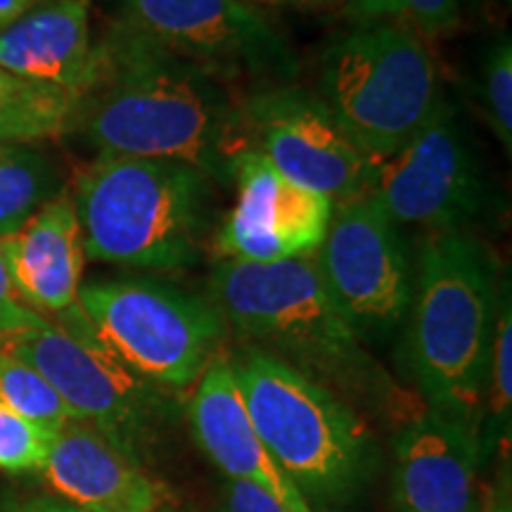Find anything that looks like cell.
<instances>
[{"instance_id": "cell-1", "label": "cell", "mask_w": 512, "mask_h": 512, "mask_svg": "<svg viewBox=\"0 0 512 512\" xmlns=\"http://www.w3.org/2000/svg\"><path fill=\"white\" fill-rule=\"evenodd\" d=\"M242 100L117 19L98 41V76L79 98L72 133L98 155L169 159L228 183L247 150Z\"/></svg>"}, {"instance_id": "cell-2", "label": "cell", "mask_w": 512, "mask_h": 512, "mask_svg": "<svg viewBox=\"0 0 512 512\" xmlns=\"http://www.w3.org/2000/svg\"><path fill=\"white\" fill-rule=\"evenodd\" d=\"M209 299L226 330L323 384L351 406L401 408L403 396L325 292L311 256L240 264L216 261Z\"/></svg>"}, {"instance_id": "cell-3", "label": "cell", "mask_w": 512, "mask_h": 512, "mask_svg": "<svg viewBox=\"0 0 512 512\" xmlns=\"http://www.w3.org/2000/svg\"><path fill=\"white\" fill-rule=\"evenodd\" d=\"M501 292L496 256L467 230L422 245L403 356L427 408L482 427Z\"/></svg>"}, {"instance_id": "cell-4", "label": "cell", "mask_w": 512, "mask_h": 512, "mask_svg": "<svg viewBox=\"0 0 512 512\" xmlns=\"http://www.w3.org/2000/svg\"><path fill=\"white\" fill-rule=\"evenodd\" d=\"M211 185L207 174L169 159L98 155L72 190L83 252L136 271L197 266L209 240Z\"/></svg>"}, {"instance_id": "cell-5", "label": "cell", "mask_w": 512, "mask_h": 512, "mask_svg": "<svg viewBox=\"0 0 512 512\" xmlns=\"http://www.w3.org/2000/svg\"><path fill=\"white\" fill-rule=\"evenodd\" d=\"M254 430L311 512L349 505L377 467V446L356 408L256 347L228 356Z\"/></svg>"}, {"instance_id": "cell-6", "label": "cell", "mask_w": 512, "mask_h": 512, "mask_svg": "<svg viewBox=\"0 0 512 512\" xmlns=\"http://www.w3.org/2000/svg\"><path fill=\"white\" fill-rule=\"evenodd\" d=\"M316 95L377 166L420 131L444 93L425 38L399 22H363L325 48Z\"/></svg>"}, {"instance_id": "cell-7", "label": "cell", "mask_w": 512, "mask_h": 512, "mask_svg": "<svg viewBox=\"0 0 512 512\" xmlns=\"http://www.w3.org/2000/svg\"><path fill=\"white\" fill-rule=\"evenodd\" d=\"M0 339V351L36 368L74 415L143 467L169 425L164 387L143 380L105 349L79 304Z\"/></svg>"}, {"instance_id": "cell-8", "label": "cell", "mask_w": 512, "mask_h": 512, "mask_svg": "<svg viewBox=\"0 0 512 512\" xmlns=\"http://www.w3.org/2000/svg\"><path fill=\"white\" fill-rule=\"evenodd\" d=\"M76 304L110 354L164 389L200 380L226 337V323L211 299L169 280L81 285Z\"/></svg>"}, {"instance_id": "cell-9", "label": "cell", "mask_w": 512, "mask_h": 512, "mask_svg": "<svg viewBox=\"0 0 512 512\" xmlns=\"http://www.w3.org/2000/svg\"><path fill=\"white\" fill-rule=\"evenodd\" d=\"M119 22L245 95L292 86L299 60L245 0H119Z\"/></svg>"}, {"instance_id": "cell-10", "label": "cell", "mask_w": 512, "mask_h": 512, "mask_svg": "<svg viewBox=\"0 0 512 512\" xmlns=\"http://www.w3.org/2000/svg\"><path fill=\"white\" fill-rule=\"evenodd\" d=\"M370 197L396 226L460 233L489 207V185L453 102L441 95L415 136L375 166Z\"/></svg>"}, {"instance_id": "cell-11", "label": "cell", "mask_w": 512, "mask_h": 512, "mask_svg": "<svg viewBox=\"0 0 512 512\" xmlns=\"http://www.w3.org/2000/svg\"><path fill=\"white\" fill-rule=\"evenodd\" d=\"M325 292L361 342L389 337L408 316L411 264L399 226L373 197L337 204L311 256Z\"/></svg>"}, {"instance_id": "cell-12", "label": "cell", "mask_w": 512, "mask_h": 512, "mask_svg": "<svg viewBox=\"0 0 512 512\" xmlns=\"http://www.w3.org/2000/svg\"><path fill=\"white\" fill-rule=\"evenodd\" d=\"M247 150L256 152L290 183L332 204L370 195L375 164L358 150L316 93L268 88L242 100Z\"/></svg>"}, {"instance_id": "cell-13", "label": "cell", "mask_w": 512, "mask_h": 512, "mask_svg": "<svg viewBox=\"0 0 512 512\" xmlns=\"http://www.w3.org/2000/svg\"><path fill=\"white\" fill-rule=\"evenodd\" d=\"M230 181L238 197L211 238L216 261L275 264L316 254L335 204L290 183L252 150L235 159Z\"/></svg>"}, {"instance_id": "cell-14", "label": "cell", "mask_w": 512, "mask_h": 512, "mask_svg": "<svg viewBox=\"0 0 512 512\" xmlns=\"http://www.w3.org/2000/svg\"><path fill=\"white\" fill-rule=\"evenodd\" d=\"M479 427L427 408L396 437L394 496L399 512H482Z\"/></svg>"}, {"instance_id": "cell-15", "label": "cell", "mask_w": 512, "mask_h": 512, "mask_svg": "<svg viewBox=\"0 0 512 512\" xmlns=\"http://www.w3.org/2000/svg\"><path fill=\"white\" fill-rule=\"evenodd\" d=\"M188 420L197 446L228 479L261 486L292 512H311L256 434L228 356H216L204 368L188 403Z\"/></svg>"}, {"instance_id": "cell-16", "label": "cell", "mask_w": 512, "mask_h": 512, "mask_svg": "<svg viewBox=\"0 0 512 512\" xmlns=\"http://www.w3.org/2000/svg\"><path fill=\"white\" fill-rule=\"evenodd\" d=\"M38 472L55 498L86 512H164L162 484L79 420L55 434Z\"/></svg>"}, {"instance_id": "cell-17", "label": "cell", "mask_w": 512, "mask_h": 512, "mask_svg": "<svg viewBox=\"0 0 512 512\" xmlns=\"http://www.w3.org/2000/svg\"><path fill=\"white\" fill-rule=\"evenodd\" d=\"M0 69L81 98L98 76L88 0H41L0 34Z\"/></svg>"}, {"instance_id": "cell-18", "label": "cell", "mask_w": 512, "mask_h": 512, "mask_svg": "<svg viewBox=\"0 0 512 512\" xmlns=\"http://www.w3.org/2000/svg\"><path fill=\"white\" fill-rule=\"evenodd\" d=\"M17 297L29 309L62 313L79 299L83 238L72 190L64 188L55 200L36 211L17 233L0 240Z\"/></svg>"}, {"instance_id": "cell-19", "label": "cell", "mask_w": 512, "mask_h": 512, "mask_svg": "<svg viewBox=\"0 0 512 512\" xmlns=\"http://www.w3.org/2000/svg\"><path fill=\"white\" fill-rule=\"evenodd\" d=\"M79 95L0 69V145H36L72 133Z\"/></svg>"}, {"instance_id": "cell-20", "label": "cell", "mask_w": 512, "mask_h": 512, "mask_svg": "<svg viewBox=\"0 0 512 512\" xmlns=\"http://www.w3.org/2000/svg\"><path fill=\"white\" fill-rule=\"evenodd\" d=\"M64 190L60 166L36 145H0V240Z\"/></svg>"}, {"instance_id": "cell-21", "label": "cell", "mask_w": 512, "mask_h": 512, "mask_svg": "<svg viewBox=\"0 0 512 512\" xmlns=\"http://www.w3.org/2000/svg\"><path fill=\"white\" fill-rule=\"evenodd\" d=\"M510 403H512V299L510 283L505 280L498 304L494 339H491L489 375H486V394L482 427V458L489 453L491 441H496L510 427Z\"/></svg>"}, {"instance_id": "cell-22", "label": "cell", "mask_w": 512, "mask_h": 512, "mask_svg": "<svg viewBox=\"0 0 512 512\" xmlns=\"http://www.w3.org/2000/svg\"><path fill=\"white\" fill-rule=\"evenodd\" d=\"M0 403L50 432L74 420L46 377L5 351H0Z\"/></svg>"}, {"instance_id": "cell-23", "label": "cell", "mask_w": 512, "mask_h": 512, "mask_svg": "<svg viewBox=\"0 0 512 512\" xmlns=\"http://www.w3.org/2000/svg\"><path fill=\"white\" fill-rule=\"evenodd\" d=\"M354 24L399 22L422 38L446 36L460 24V0H347Z\"/></svg>"}, {"instance_id": "cell-24", "label": "cell", "mask_w": 512, "mask_h": 512, "mask_svg": "<svg viewBox=\"0 0 512 512\" xmlns=\"http://www.w3.org/2000/svg\"><path fill=\"white\" fill-rule=\"evenodd\" d=\"M479 98L491 133L510 155L512 150V46L510 36L496 38L479 72Z\"/></svg>"}, {"instance_id": "cell-25", "label": "cell", "mask_w": 512, "mask_h": 512, "mask_svg": "<svg viewBox=\"0 0 512 512\" xmlns=\"http://www.w3.org/2000/svg\"><path fill=\"white\" fill-rule=\"evenodd\" d=\"M55 434L0 403V470H41Z\"/></svg>"}, {"instance_id": "cell-26", "label": "cell", "mask_w": 512, "mask_h": 512, "mask_svg": "<svg viewBox=\"0 0 512 512\" xmlns=\"http://www.w3.org/2000/svg\"><path fill=\"white\" fill-rule=\"evenodd\" d=\"M41 320V313H36L27 304L19 302L8 264H5V256L0 252V339L34 328Z\"/></svg>"}, {"instance_id": "cell-27", "label": "cell", "mask_w": 512, "mask_h": 512, "mask_svg": "<svg viewBox=\"0 0 512 512\" xmlns=\"http://www.w3.org/2000/svg\"><path fill=\"white\" fill-rule=\"evenodd\" d=\"M221 512H292L266 489L252 482L228 479L221 494Z\"/></svg>"}, {"instance_id": "cell-28", "label": "cell", "mask_w": 512, "mask_h": 512, "mask_svg": "<svg viewBox=\"0 0 512 512\" xmlns=\"http://www.w3.org/2000/svg\"><path fill=\"white\" fill-rule=\"evenodd\" d=\"M0 512H86L76 505L60 501L55 496H5L0 501Z\"/></svg>"}, {"instance_id": "cell-29", "label": "cell", "mask_w": 512, "mask_h": 512, "mask_svg": "<svg viewBox=\"0 0 512 512\" xmlns=\"http://www.w3.org/2000/svg\"><path fill=\"white\" fill-rule=\"evenodd\" d=\"M41 0H0V34L12 27L19 17L27 15Z\"/></svg>"}, {"instance_id": "cell-30", "label": "cell", "mask_w": 512, "mask_h": 512, "mask_svg": "<svg viewBox=\"0 0 512 512\" xmlns=\"http://www.w3.org/2000/svg\"><path fill=\"white\" fill-rule=\"evenodd\" d=\"M245 3H261V5H292V8H332V5H342L347 0H245Z\"/></svg>"}, {"instance_id": "cell-31", "label": "cell", "mask_w": 512, "mask_h": 512, "mask_svg": "<svg viewBox=\"0 0 512 512\" xmlns=\"http://www.w3.org/2000/svg\"><path fill=\"white\" fill-rule=\"evenodd\" d=\"M164 512H169V510H164Z\"/></svg>"}]
</instances>
